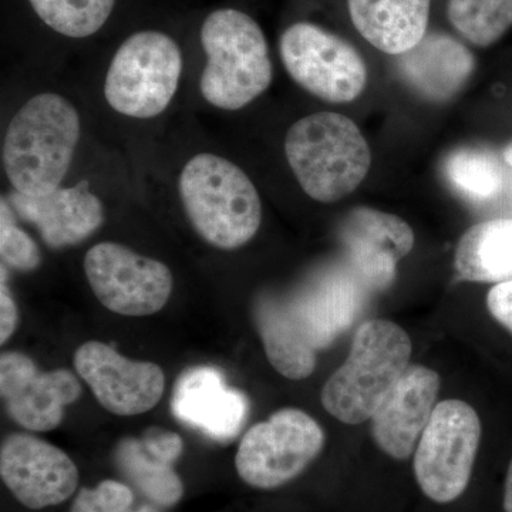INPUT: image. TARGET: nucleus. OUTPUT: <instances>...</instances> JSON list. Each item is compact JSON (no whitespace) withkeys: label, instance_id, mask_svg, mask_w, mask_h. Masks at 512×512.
Instances as JSON below:
<instances>
[{"label":"nucleus","instance_id":"11","mask_svg":"<svg viewBox=\"0 0 512 512\" xmlns=\"http://www.w3.org/2000/svg\"><path fill=\"white\" fill-rule=\"evenodd\" d=\"M0 394L10 419L43 433L62 424L64 409L82 396V384L66 369L42 372L22 352L0 356Z\"/></svg>","mask_w":512,"mask_h":512},{"label":"nucleus","instance_id":"13","mask_svg":"<svg viewBox=\"0 0 512 512\" xmlns=\"http://www.w3.org/2000/svg\"><path fill=\"white\" fill-rule=\"evenodd\" d=\"M0 476L16 500L30 510L64 503L79 484V470L72 458L26 433L10 434L3 441Z\"/></svg>","mask_w":512,"mask_h":512},{"label":"nucleus","instance_id":"23","mask_svg":"<svg viewBox=\"0 0 512 512\" xmlns=\"http://www.w3.org/2000/svg\"><path fill=\"white\" fill-rule=\"evenodd\" d=\"M356 284L359 281L350 278L335 281L308 298L291 303L299 325L316 349L330 345L355 322L362 306V286Z\"/></svg>","mask_w":512,"mask_h":512},{"label":"nucleus","instance_id":"20","mask_svg":"<svg viewBox=\"0 0 512 512\" xmlns=\"http://www.w3.org/2000/svg\"><path fill=\"white\" fill-rule=\"evenodd\" d=\"M431 0H348L353 25L370 45L400 56L427 35Z\"/></svg>","mask_w":512,"mask_h":512},{"label":"nucleus","instance_id":"18","mask_svg":"<svg viewBox=\"0 0 512 512\" xmlns=\"http://www.w3.org/2000/svg\"><path fill=\"white\" fill-rule=\"evenodd\" d=\"M183 448V439L174 431L150 427L140 439L121 440L114 458L121 474L147 501L168 508L184 495L183 480L174 470Z\"/></svg>","mask_w":512,"mask_h":512},{"label":"nucleus","instance_id":"3","mask_svg":"<svg viewBox=\"0 0 512 512\" xmlns=\"http://www.w3.org/2000/svg\"><path fill=\"white\" fill-rule=\"evenodd\" d=\"M286 160L302 190L315 201L348 197L369 174L372 153L355 121L320 111L296 121L285 138Z\"/></svg>","mask_w":512,"mask_h":512},{"label":"nucleus","instance_id":"19","mask_svg":"<svg viewBox=\"0 0 512 512\" xmlns=\"http://www.w3.org/2000/svg\"><path fill=\"white\" fill-rule=\"evenodd\" d=\"M404 82L434 103L456 97L476 69L473 53L444 33H429L419 45L397 59Z\"/></svg>","mask_w":512,"mask_h":512},{"label":"nucleus","instance_id":"10","mask_svg":"<svg viewBox=\"0 0 512 512\" xmlns=\"http://www.w3.org/2000/svg\"><path fill=\"white\" fill-rule=\"evenodd\" d=\"M84 272L101 305L123 316L154 315L173 293L174 278L167 265L116 242L90 248Z\"/></svg>","mask_w":512,"mask_h":512},{"label":"nucleus","instance_id":"9","mask_svg":"<svg viewBox=\"0 0 512 512\" xmlns=\"http://www.w3.org/2000/svg\"><path fill=\"white\" fill-rule=\"evenodd\" d=\"M279 50L289 76L320 100L350 103L365 90V60L355 47L329 30L295 23L282 35Z\"/></svg>","mask_w":512,"mask_h":512},{"label":"nucleus","instance_id":"32","mask_svg":"<svg viewBox=\"0 0 512 512\" xmlns=\"http://www.w3.org/2000/svg\"><path fill=\"white\" fill-rule=\"evenodd\" d=\"M504 160L512 168V143L504 150Z\"/></svg>","mask_w":512,"mask_h":512},{"label":"nucleus","instance_id":"24","mask_svg":"<svg viewBox=\"0 0 512 512\" xmlns=\"http://www.w3.org/2000/svg\"><path fill=\"white\" fill-rule=\"evenodd\" d=\"M447 16L467 42L488 47L511 29L512 0H448Z\"/></svg>","mask_w":512,"mask_h":512},{"label":"nucleus","instance_id":"17","mask_svg":"<svg viewBox=\"0 0 512 512\" xmlns=\"http://www.w3.org/2000/svg\"><path fill=\"white\" fill-rule=\"evenodd\" d=\"M10 205L20 220L35 225L47 247L55 249L82 244L104 222L103 204L87 181L42 197L15 191Z\"/></svg>","mask_w":512,"mask_h":512},{"label":"nucleus","instance_id":"4","mask_svg":"<svg viewBox=\"0 0 512 512\" xmlns=\"http://www.w3.org/2000/svg\"><path fill=\"white\" fill-rule=\"evenodd\" d=\"M412 340L406 330L384 319L362 323L346 362L322 390L326 412L346 424L372 419L377 407L409 369Z\"/></svg>","mask_w":512,"mask_h":512},{"label":"nucleus","instance_id":"8","mask_svg":"<svg viewBox=\"0 0 512 512\" xmlns=\"http://www.w3.org/2000/svg\"><path fill=\"white\" fill-rule=\"evenodd\" d=\"M325 446L318 421L299 409H282L242 437L235 467L244 483L274 490L302 474Z\"/></svg>","mask_w":512,"mask_h":512},{"label":"nucleus","instance_id":"22","mask_svg":"<svg viewBox=\"0 0 512 512\" xmlns=\"http://www.w3.org/2000/svg\"><path fill=\"white\" fill-rule=\"evenodd\" d=\"M454 264L466 281H512L511 218L480 222L468 229L458 242Z\"/></svg>","mask_w":512,"mask_h":512},{"label":"nucleus","instance_id":"30","mask_svg":"<svg viewBox=\"0 0 512 512\" xmlns=\"http://www.w3.org/2000/svg\"><path fill=\"white\" fill-rule=\"evenodd\" d=\"M18 305L13 299L8 282H6V269L2 264V284H0V343H6L15 333L18 326Z\"/></svg>","mask_w":512,"mask_h":512},{"label":"nucleus","instance_id":"29","mask_svg":"<svg viewBox=\"0 0 512 512\" xmlns=\"http://www.w3.org/2000/svg\"><path fill=\"white\" fill-rule=\"evenodd\" d=\"M487 306L493 318L512 333V281L494 285L488 292Z\"/></svg>","mask_w":512,"mask_h":512},{"label":"nucleus","instance_id":"27","mask_svg":"<svg viewBox=\"0 0 512 512\" xmlns=\"http://www.w3.org/2000/svg\"><path fill=\"white\" fill-rule=\"evenodd\" d=\"M70 512H160L153 503L137 504L133 488L120 481L104 480L97 487L83 488Z\"/></svg>","mask_w":512,"mask_h":512},{"label":"nucleus","instance_id":"16","mask_svg":"<svg viewBox=\"0 0 512 512\" xmlns=\"http://www.w3.org/2000/svg\"><path fill=\"white\" fill-rule=\"evenodd\" d=\"M248 410L247 397L228 387L214 367H192L175 383V417L220 443L238 436Z\"/></svg>","mask_w":512,"mask_h":512},{"label":"nucleus","instance_id":"2","mask_svg":"<svg viewBox=\"0 0 512 512\" xmlns=\"http://www.w3.org/2000/svg\"><path fill=\"white\" fill-rule=\"evenodd\" d=\"M178 191L192 228L212 247H244L261 227L258 190L227 158L208 153L192 157L181 171Z\"/></svg>","mask_w":512,"mask_h":512},{"label":"nucleus","instance_id":"25","mask_svg":"<svg viewBox=\"0 0 512 512\" xmlns=\"http://www.w3.org/2000/svg\"><path fill=\"white\" fill-rule=\"evenodd\" d=\"M444 171L461 194L473 200H490L503 187V167L483 148H458L448 156Z\"/></svg>","mask_w":512,"mask_h":512},{"label":"nucleus","instance_id":"14","mask_svg":"<svg viewBox=\"0 0 512 512\" xmlns=\"http://www.w3.org/2000/svg\"><path fill=\"white\" fill-rule=\"evenodd\" d=\"M342 241L356 281L382 291L396 278L397 264L412 252L414 232L397 215L360 207L343 222Z\"/></svg>","mask_w":512,"mask_h":512},{"label":"nucleus","instance_id":"15","mask_svg":"<svg viewBox=\"0 0 512 512\" xmlns=\"http://www.w3.org/2000/svg\"><path fill=\"white\" fill-rule=\"evenodd\" d=\"M439 390V373L429 367L404 372L372 416L373 439L384 453L396 460L412 456L436 409Z\"/></svg>","mask_w":512,"mask_h":512},{"label":"nucleus","instance_id":"7","mask_svg":"<svg viewBox=\"0 0 512 512\" xmlns=\"http://www.w3.org/2000/svg\"><path fill=\"white\" fill-rule=\"evenodd\" d=\"M480 440V417L470 404H437L414 454L417 483L430 500L447 504L466 491Z\"/></svg>","mask_w":512,"mask_h":512},{"label":"nucleus","instance_id":"1","mask_svg":"<svg viewBox=\"0 0 512 512\" xmlns=\"http://www.w3.org/2000/svg\"><path fill=\"white\" fill-rule=\"evenodd\" d=\"M80 138V117L55 93L37 94L10 121L3 165L15 191L42 197L60 188Z\"/></svg>","mask_w":512,"mask_h":512},{"label":"nucleus","instance_id":"28","mask_svg":"<svg viewBox=\"0 0 512 512\" xmlns=\"http://www.w3.org/2000/svg\"><path fill=\"white\" fill-rule=\"evenodd\" d=\"M0 255L3 264L22 272L35 271L42 261L39 247L16 225L12 208L5 198L0 205Z\"/></svg>","mask_w":512,"mask_h":512},{"label":"nucleus","instance_id":"12","mask_svg":"<svg viewBox=\"0 0 512 512\" xmlns=\"http://www.w3.org/2000/svg\"><path fill=\"white\" fill-rule=\"evenodd\" d=\"M77 375L89 384L97 402L117 416H137L160 403L165 389L163 369L120 355L103 342H86L74 353Z\"/></svg>","mask_w":512,"mask_h":512},{"label":"nucleus","instance_id":"26","mask_svg":"<svg viewBox=\"0 0 512 512\" xmlns=\"http://www.w3.org/2000/svg\"><path fill=\"white\" fill-rule=\"evenodd\" d=\"M37 16L60 35L83 39L103 28L116 0H29Z\"/></svg>","mask_w":512,"mask_h":512},{"label":"nucleus","instance_id":"6","mask_svg":"<svg viewBox=\"0 0 512 512\" xmlns=\"http://www.w3.org/2000/svg\"><path fill=\"white\" fill-rule=\"evenodd\" d=\"M183 73V55L170 36L138 32L114 55L104 83L111 109L133 119L160 116L174 99Z\"/></svg>","mask_w":512,"mask_h":512},{"label":"nucleus","instance_id":"21","mask_svg":"<svg viewBox=\"0 0 512 512\" xmlns=\"http://www.w3.org/2000/svg\"><path fill=\"white\" fill-rule=\"evenodd\" d=\"M255 322L266 357L276 372L291 380L312 375L318 349L303 332L291 303H261L255 311Z\"/></svg>","mask_w":512,"mask_h":512},{"label":"nucleus","instance_id":"31","mask_svg":"<svg viewBox=\"0 0 512 512\" xmlns=\"http://www.w3.org/2000/svg\"><path fill=\"white\" fill-rule=\"evenodd\" d=\"M504 510L512 512V458L508 467L507 478H505Z\"/></svg>","mask_w":512,"mask_h":512},{"label":"nucleus","instance_id":"5","mask_svg":"<svg viewBox=\"0 0 512 512\" xmlns=\"http://www.w3.org/2000/svg\"><path fill=\"white\" fill-rule=\"evenodd\" d=\"M207 66L202 97L217 109H244L271 86L272 62L264 32L251 16L235 9L215 10L201 28Z\"/></svg>","mask_w":512,"mask_h":512}]
</instances>
